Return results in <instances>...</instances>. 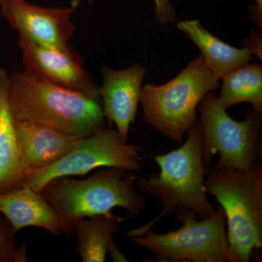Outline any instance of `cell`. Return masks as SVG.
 <instances>
[{
	"label": "cell",
	"mask_w": 262,
	"mask_h": 262,
	"mask_svg": "<svg viewBox=\"0 0 262 262\" xmlns=\"http://www.w3.org/2000/svg\"><path fill=\"white\" fill-rule=\"evenodd\" d=\"M8 101L15 122L84 137L106 127L101 100L25 70L9 75Z\"/></svg>",
	"instance_id": "obj_1"
},
{
	"label": "cell",
	"mask_w": 262,
	"mask_h": 262,
	"mask_svg": "<svg viewBox=\"0 0 262 262\" xmlns=\"http://www.w3.org/2000/svg\"><path fill=\"white\" fill-rule=\"evenodd\" d=\"M15 127L24 175L56 161L80 138L30 122L15 121Z\"/></svg>",
	"instance_id": "obj_13"
},
{
	"label": "cell",
	"mask_w": 262,
	"mask_h": 262,
	"mask_svg": "<svg viewBox=\"0 0 262 262\" xmlns=\"http://www.w3.org/2000/svg\"><path fill=\"white\" fill-rule=\"evenodd\" d=\"M80 5V0H73L66 8H51L31 4L26 0H0V12L20 38L68 50L71 38L76 32L71 18Z\"/></svg>",
	"instance_id": "obj_9"
},
{
	"label": "cell",
	"mask_w": 262,
	"mask_h": 262,
	"mask_svg": "<svg viewBox=\"0 0 262 262\" xmlns=\"http://www.w3.org/2000/svg\"><path fill=\"white\" fill-rule=\"evenodd\" d=\"M141 159L137 147L122 140L117 130L104 127L79 138L53 163L27 172L24 184L39 192L54 179L84 176L98 168L113 167L137 173Z\"/></svg>",
	"instance_id": "obj_8"
},
{
	"label": "cell",
	"mask_w": 262,
	"mask_h": 262,
	"mask_svg": "<svg viewBox=\"0 0 262 262\" xmlns=\"http://www.w3.org/2000/svg\"><path fill=\"white\" fill-rule=\"evenodd\" d=\"M254 1L256 2V8H253V11L251 13L252 14L251 18L254 20L255 23L261 28V0H254Z\"/></svg>",
	"instance_id": "obj_21"
},
{
	"label": "cell",
	"mask_w": 262,
	"mask_h": 262,
	"mask_svg": "<svg viewBox=\"0 0 262 262\" xmlns=\"http://www.w3.org/2000/svg\"><path fill=\"white\" fill-rule=\"evenodd\" d=\"M196 213H177L181 228L168 233L148 231L133 237L136 244L154 254L158 262H228L229 242L223 208L220 206L210 216L198 221Z\"/></svg>",
	"instance_id": "obj_7"
},
{
	"label": "cell",
	"mask_w": 262,
	"mask_h": 262,
	"mask_svg": "<svg viewBox=\"0 0 262 262\" xmlns=\"http://www.w3.org/2000/svg\"><path fill=\"white\" fill-rule=\"evenodd\" d=\"M102 86L98 90L103 115L108 125L115 124L122 140L127 141L140 103L144 67L134 64L120 70L103 66Z\"/></svg>",
	"instance_id": "obj_11"
},
{
	"label": "cell",
	"mask_w": 262,
	"mask_h": 262,
	"mask_svg": "<svg viewBox=\"0 0 262 262\" xmlns=\"http://www.w3.org/2000/svg\"><path fill=\"white\" fill-rule=\"evenodd\" d=\"M18 46L25 70L67 89L100 99L99 88L91 80L80 56L72 48L58 49L20 37Z\"/></svg>",
	"instance_id": "obj_10"
},
{
	"label": "cell",
	"mask_w": 262,
	"mask_h": 262,
	"mask_svg": "<svg viewBox=\"0 0 262 262\" xmlns=\"http://www.w3.org/2000/svg\"><path fill=\"white\" fill-rule=\"evenodd\" d=\"M219 100L226 110L239 103H249L257 113H262V67L246 63L222 78Z\"/></svg>",
	"instance_id": "obj_17"
},
{
	"label": "cell",
	"mask_w": 262,
	"mask_h": 262,
	"mask_svg": "<svg viewBox=\"0 0 262 262\" xmlns=\"http://www.w3.org/2000/svg\"><path fill=\"white\" fill-rule=\"evenodd\" d=\"M15 233L6 219L0 216V262L27 261V246L17 245Z\"/></svg>",
	"instance_id": "obj_18"
},
{
	"label": "cell",
	"mask_w": 262,
	"mask_h": 262,
	"mask_svg": "<svg viewBox=\"0 0 262 262\" xmlns=\"http://www.w3.org/2000/svg\"><path fill=\"white\" fill-rule=\"evenodd\" d=\"M246 47L252 54L256 55L261 59V37L258 32H253L246 43Z\"/></svg>",
	"instance_id": "obj_20"
},
{
	"label": "cell",
	"mask_w": 262,
	"mask_h": 262,
	"mask_svg": "<svg viewBox=\"0 0 262 262\" xmlns=\"http://www.w3.org/2000/svg\"><path fill=\"white\" fill-rule=\"evenodd\" d=\"M155 3V21L164 26L173 23L177 15L169 0H153Z\"/></svg>",
	"instance_id": "obj_19"
},
{
	"label": "cell",
	"mask_w": 262,
	"mask_h": 262,
	"mask_svg": "<svg viewBox=\"0 0 262 262\" xmlns=\"http://www.w3.org/2000/svg\"><path fill=\"white\" fill-rule=\"evenodd\" d=\"M160 173L138 182V187L161 201L163 210L146 225L128 231V237L144 235L165 216L184 211L194 212L201 220L215 210L206 192L205 182L208 171L203 161V133L200 120L188 129L184 144L166 154L156 155Z\"/></svg>",
	"instance_id": "obj_2"
},
{
	"label": "cell",
	"mask_w": 262,
	"mask_h": 262,
	"mask_svg": "<svg viewBox=\"0 0 262 262\" xmlns=\"http://www.w3.org/2000/svg\"><path fill=\"white\" fill-rule=\"evenodd\" d=\"M123 220L113 213L77 221L73 232L77 235L75 251L83 262H104L110 254L114 261H128L114 241Z\"/></svg>",
	"instance_id": "obj_14"
},
{
	"label": "cell",
	"mask_w": 262,
	"mask_h": 262,
	"mask_svg": "<svg viewBox=\"0 0 262 262\" xmlns=\"http://www.w3.org/2000/svg\"><path fill=\"white\" fill-rule=\"evenodd\" d=\"M0 213L15 232L27 227H37L55 236L65 234L59 215L40 192L23 184L0 193Z\"/></svg>",
	"instance_id": "obj_12"
},
{
	"label": "cell",
	"mask_w": 262,
	"mask_h": 262,
	"mask_svg": "<svg viewBox=\"0 0 262 262\" xmlns=\"http://www.w3.org/2000/svg\"><path fill=\"white\" fill-rule=\"evenodd\" d=\"M220 80L205 65L202 56L193 60L173 80L142 87L140 103L144 120L177 144L196 120V110Z\"/></svg>",
	"instance_id": "obj_5"
},
{
	"label": "cell",
	"mask_w": 262,
	"mask_h": 262,
	"mask_svg": "<svg viewBox=\"0 0 262 262\" xmlns=\"http://www.w3.org/2000/svg\"><path fill=\"white\" fill-rule=\"evenodd\" d=\"M9 75L0 69V193L24 184V170L20 163L15 121L10 112Z\"/></svg>",
	"instance_id": "obj_16"
},
{
	"label": "cell",
	"mask_w": 262,
	"mask_h": 262,
	"mask_svg": "<svg viewBox=\"0 0 262 262\" xmlns=\"http://www.w3.org/2000/svg\"><path fill=\"white\" fill-rule=\"evenodd\" d=\"M177 26L201 50L205 65L217 80H222L227 73L252 59L253 54L247 48H234L223 42L205 29L199 20H182Z\"/></svg>",
	"instance_id": "obj_15"
},
{
	"label": "cell",
	"mask_w": 262,
	"mask_h": 262,
	"mask_svg": "<svg viewBox=\"0 0 262 262\" xmlns=\"http://www.w3.org/2000/svg\"><path fill=\"white\" fill-rule=\"evenodd\" d=\"M208 194L223 208L229 242L228 262H249L262 247V165L246 170L207 172Z\"/></svg>",
	"instance_id": "obj_4"
},
{
	"label": "cell",
	"mask_w": 262,
	"mask_h": 262,
	"mask_svg": "<svg viewBox=\"0 0 262 262\" xmlns=\"http://www.w3.org/2000/svg\"><path fill=\"white\" fill-rule=\"evenodd\" d=\"M136 179L134 172L108 167L88 178L54 179L39 192L59 215L65 234H70L77 221L106 214L114 208H123L132 218L139 215L146 202L136 192Z\"/></svg>",
	"instance_id": "obj_3"
},
{
	"label": "cell",
	"mask_w": 262,
	"mask_h": 262,
	"mask_svg": "<svg viewBox=\"0 0 262 262\" xmlns=\"http://www.w3.org/2000/svg\"><path fill=\"white\" fill-rule=\"evenodd\" d=\"M198 110L203 133V161L208 170L217 153L220 160L215 168L246 170L261 163V113L252 108L244 121H236L213 92L204 96Z\"/></svg>",
	"instance_id": "obj_6"
}]
</instances>
